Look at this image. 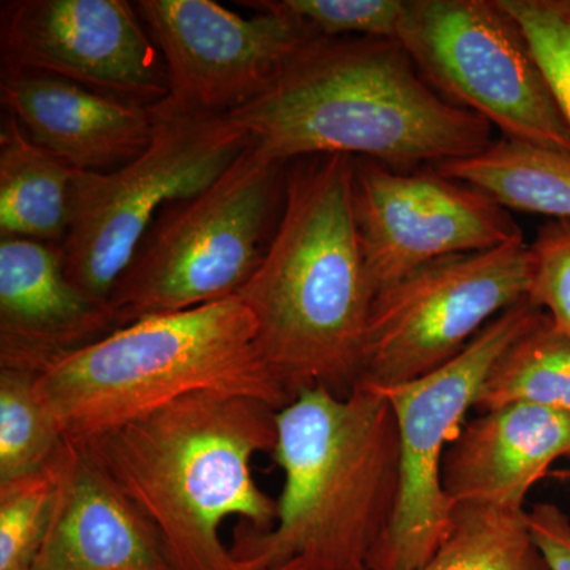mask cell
I'll use <instances>...</instances> for the list:
<instances>
[{
    "instance_id": "obj_11",
    "label": "cell",
    "mask_w": 570,
    "mask_h": 570,
    "mask_svg": "<svg viewBox=\"0 0 570 570\" xmlns=\"http://www.w3.org/2000/svg\"><path fill=\"white\" fill-rule=\"evenodd\" d=\"M242 17L213 0H140L135 9L163 55L170 99L214 115L253 102L321 36L272 0L239 2Z\"/></svg>"
},
{
    "instance_id": "obj_7",
    "label": "cell",
    "mask_w": 570,
    "mask_h": 570,
    "mask_svg": "<svg viewBox=\"0 0 570 570\" xmlns=\"http://www.w3.org/2000/svg\"><path fill=\"white\" fill-rule=\"evenodd\" d=\"M153 112L151 141L140 156L116 170H73L66 275L105 305L165 206L200 194L253 142L228 115L170 97Z\"/></svg>"
},
{
    "instance_id": "obj_22",
    "label": "cell",
    "mask_w": 570,
    "mask_h": 570,
    "mask_svg": "<svg viewBox=\"0 0 570 570\" xmlns=\"http://www.w3.org/2000/svg\"><path fill=\"white\" fill-rule=\"evenodd\" d=\"M58 423L37 390V376L0 370V482L40 471L61 452Z\"/></svg>"
},
{
    "instance_id": "obj_18",
    "label": "cell",
    "mask_w": 570,
    "mask_h": 570,
    "mask_svg": "<svg viewBox=\"0 0 570 570\" xmlns=\"http://www.w3.org/2000/svg\"><path fill=\"white\" fill-rule=\"evenodd\" d=\"M73 168L41 148L14 116L0 126V235L62 246L71 219Z\"/></svg>"
},
{
    "instance_id": "obj_9",
    "label": "cell",
    "mask_w": 570,
    "mask_h": 570,
    "mask_svg": "<svg viewBox=\"0 0 570 570\" xmlns=\"http://www.w3.org/2000/svg\"><path fill=\"white\" fill-rule=\"evenodd\" d=\"M540 313L524 299L491 321L448 365L382 390L400 434V487L392 520L367 557V568L422 569L449 538L455 504L442 489V460L491 367Z\"/></svg>"
},
{
    "instance_id": "obj_3",
    "label": "cell",
    "mask_w": 570,
    "mask_h": 570,
    "mask_svg": "<svg viewBox=\"0 0 570 570\" xmlns=\"http://www.w3.org/2000/svg\"><path fill=\"white\" fill-rule=\"evenodd\" d=\"M276 412L197 392L75 445L151 521L176 570H245L219 530L235 515L257 532L276 524L277 501L253 474L254 456L275 450Z\"/></svg>"
},
{
    "instance_id": "obj_27",
    "label": "cell",
    "mask_w": 570,
    "mask_h": 570,
    "mask_svg": "<svg viewBox=\"0 0 570 570\" xmlns=\"http://www.w3.org/2000/svg\"><path fill=\"white\" fill-rule=\"evenodd\" d=\"M528 527L550 570H570V519L553 504L527 512Z\"/></svg>"
},
{
    "instance_id": "obj_12",
    "label": "cell",
    "mask_w": 570,
    "mask_h": 570,
    "mask_svg": "<svg viewBox=\"0 0 570 570\" xmlns=\"http://www.w3.org/2000/svg\"><path fill=\"white\" fill-rule=\"evenodd\" d=\"M2 71L47 75L121 102L170 97L163 55L126 0H11L0 9Z\"/></svg>"
},
{
    "instance_id": "obj_2",
    "label": "cell",
    "mask_w": 570,
    "mask_h": 570,
    "mask_svg": "<svg viewBox=\"0 0 570 570\" xmlns=\"http://www.w3.org/2000/svg\"><path fill=\"white\" fill-rule=\"evenodd\" d=\"M235 296L292 400L309 389L354 390L374 299L356 227L354 157L295 160L275 234Z\"/></svg>"
},
{
    "instance_id": "obj_6",
    "label": "cell",
    "mask_w": 570,
    "mask_h": 570,
    "mask_svg": "<svg viewBox=\"0 0 570 570\" xmlns=\"http://www.w3.org/2000/svg\"><path fill=\"white\" fill-rule=\"evenodd\" d=\"M285 176L253 141L200 194L165 206L108 299L118 328L238 294L275 234Z\"/></svg>"
},
{
    "instance_id": "obj_15",
    "label": "cell",
    "mask_w": 570,
    "mask_h": 570,
    "mask_svg": "<svg viewBox=\"0 0 570 570\" xmlns=\"http://www.w3.org/2000/svg\"><path fill=\"white\" fill-rule=\"evenodd\" d=\"M31 570H176L151 521L66 441L50 530Z\"/></svg>"
},
{
    "instance_id": "obj_21",
    "label": "cell",
    "mask_w": 570,
    "mask_h": 570,
    "mask_svg": "<svg viewBox=\"0 0 570 570\" xmlns=\"http://www.w3.org/2000/svg\"><path fill=\"white\" fill-rule=\"evenodd\" d=\"M419 570H550L523 509L460 502L453 528Z\"/></svg>"
},
{
    "instance_id": "obj_24",
    "label": "cell",
    "mask_w": 570,
    "mask_h": 570,
    "mask_svg": "<svg viewBox=\"0 0 570 570\" xmlns=\"http://www.w3.org/2000/svg\"><path fill=\"white\" fill-rule=\"evenodd\" d=\"M520 26L570 124V0H498Z\"/></svg>"
},
{
    "instance_id": "obj_10",
    "label": "cell",
    "mask_w": 570,
    "mask_h": 570,
    "mask_svg": "<svg viewBox=\"0 0 570 570\" xmlns=\"http://www.w3.org/2000/svg\"><path fill=\"white\" fill-rule=\"evenodd\" d=\"M531 283L523 236L422 266L374 296L356 385L385 390L448 365L491 321L530 299Z\"/></svg>"
},
{
    "instance_id": "obj_25",
    "label": "cell",
    "mask_w": 570,
    "mask_h": 570,
    "mask_svg": "<svg viewBox=\"0 0 570 570\" xmlns=\"http://www.w3.org/2000/svg\"><path fill=\"white\" fill-rule=\"evenodd\" d=\"M276 9L307 22L324 37L395 40L407 0H272Z\"/></svg>"
},
{
    "instance_id": "obj_13",
    "label": "cell",
    "mask_w": 570,
    "mask_h": 570,
    "mask_svg": "<svg viewBox=\"0 0 570 570\" xmlns=\"http://www.w3.org/2000/svg\"><path fill=\"white\" fill-rule=\"evenodd\" d=\"M354 208L374 296L431 262L523 236L493 198L438 170L407 174L354 159Z\"/></svg>"
},
{
    "instance_id": "obj_14",
    "label": "cell",
    "mask_w": 570,
    "mask_h": 570,
    "mask_svg": "<svg viewBox=\"0 0 570 570\" xmlns=\"http://www.w3.org/2000/svg\"><path fill=\"white\" fill-rule=\"evenodd\" d=\"M118 330L110 305L82 294L66 275L62 247L0 242V370L39 377Z\"/></svg>"
},
{
    "instance_id": "obj_19",
    "label": "cell",
    "mask_w": 570,
    "mask_h": 570,
    "mask_svg": "<svg viewBox=\"0 0 570 570\" xmlns=\"http://www.w3.org/2000/svg\"><path fill=\"white\" fill-rule=\"evenodd\" d=\"M436 170L502 208L570 220V154L502 138L475 156L439 164Z\"/></svg>"
},
{
    "instance_id": "obj_1",
    "label": "cell",
    "mask_w": 570,
    "mask_h": 570,
    "mask_svg": "<svg viewBox=\"0 0 570 570\" xmlns=\"http://www.w3.org/2000/svg\"><path fill=\"white\" fill-rule=\"evenodd\" d=\"M228 118L285 165L340 154L404 168L493 145V126L428 85L400 41L366 37H318Z\"/></svg>"
},
{
    "instance_id": "obj_17",
    "label": "cell",
    "mask_w": 570,
    "mask_h": 570,
    "mask_svg": "<svg viewBox=\"0 0 570 570\" xmlns=\"http://www.w3.org/2000/svg\"><path fill=\"white\" fill-rule=\"evenodd\" d=\"M570 453V414L510 404L461 428L442 460V489L453 504L523 509L531 487Z\"/></svg>"
},
{
    "instance_id": "obj_5",
    "label": "cell",
    "mask_w": 570,
    "mask_h": 570,
    "mask_svg": "<svg viewBox=\"0 0 570 570\" xmlns=\"http://www.w3.org/2000/svg\"><path fill=\"white\" fill-rule=\"evenodd\" d=\"M37 390L73 444L190 393L255 397L276 411L294 401L262 358L238 296L115 330L40 374Z\"/></svg>"
},
{
    "instance_id": "obj_26",
    "label": "cell",
    "mask_w": 570,
    "mask_h": 570,
    "mask_svg": "<svg viewBox=\"0 0 570 570\" xmlns=\"http://www.w3.org/2000/svg\"><path fill=\"white\" fill-rule=\"evenodd\" d=\"M530 246V302L570 335V220L542 225Z\"/></svg>"
},
{
    "instance_id": "obj_4",
    "label": "cell",
    "mask_w": 570,
    "mask_h": 570,
    "mask_svg": "<svg viewBox=\"0 0 570 570\" xmlns=\"http://www.w3.org/2000/svg\"><path fill=\"white\" fill-rule=\"evenodd\" d=\"M273 460L284 471L272 531L238 524L232 553L269 570L305 553L365 561L387 530L400 487V434L382 390L299 393L276 412Z\"/></svg>"
},
{
    "instance_id": "obj_28",
    "label": "cell",
    "mask_w": 570,
    "mask_h": 570,
    "mask_svg": "<svg viewBox=\"0 0 570 570\" xmlns=\"http://www.w3.org/2000/svg\"><path fill=\"white\" fill-rule=\"evenodd\" d=\"M269 570H371L365 561L330 557V554L305 553Z\"/></svg>"
},
{
    "instance_id": "obj_20",
    "label": "cell",
    "mask_w": 570,
    "mask_h": 570,
    "mask_svg": "<svg viewBox=\"0 0 570 570\" xmlns=\"http://www.w3.org/2000/svg\"><path fill=\"white\" fill-rule=\"evenodd\" d=\"M510 404L570 414V335L543 311L499 356L474 407L483 414Z\"/></svg>"
},
{
    "instance_id": "obj_16",
    "label": "cell",
    "mask_w": 570,
    "mask_h": 570,
    "mask_svg": "<svg viewBox=\"0 0 570 570\" xmlns=\"http://www.w3.org/2000/svg\"><path fill=\"white\" fill-rule=\"evenodd\" d=\"M0 100L37 145L73 170H116L151 141L153 107L110 99L47 75L2 71Z\"/></svg>"
},
{
    "instance_id": "obj_8",
    "label": "cell",
    "mask_w": 570,
    "mask_h": 570,
    "mask_svg": "<svg viewBox=\"0 0 570 570\" xmlns=\"http://www.w3.org/2000/svg\"><path fill=\"white\" fill-rule=\"evenodd\" d=\"M397 41L428 85L504 138L570 154V124L498 0H407Z\"/></svg>"
},
{
    "instance_id": "obj_23",
    "label": "cell",
    "mask_w": 570,
    "mask_h": 570,
    "mask_svg": "<svg viewBox=\"0 0 570 570\" xmlns=\"http://www.w3.org/2000/svg\"><path fill=\"white\" fill-rule=\"evenodd\" d=\"M63 450L66 442L40 471L0 482V570H31L50 530Z\"/></svg>"
}]
</instances>
